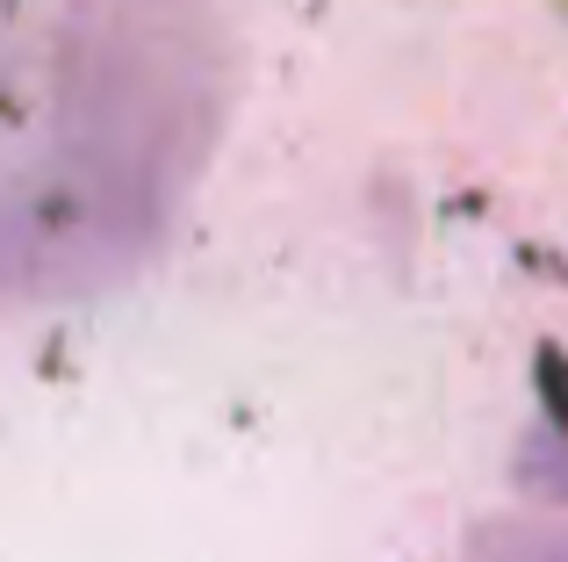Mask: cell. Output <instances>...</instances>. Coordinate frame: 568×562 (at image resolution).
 Masks as SVG:
<instances>
[{"mask_svg":"<svg viewBox=\"0 0 568 562\" xmlns=\"http://www.w3.org/2000/svg\"><path fill=\"white\" fill-rule=\"evenodd\" d=\"M526 476L547 483V498H568V433H555V462H547V454H532Z\"/></svg>","mask_w":568,"mask_h":562,"instance_id":"cell-1","label":"cell"}]
</instances>
